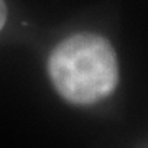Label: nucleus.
<instances>
[{
    "instance_id": "nucleus-2",
    "label": "nucleus",
    "mask_w": 148,
    "mask_h": 148,
    "mask_svg": "<svg viewBox=\"0 0 148 148\" xmlns=\"http://www.w3.org/2000/svg\"><path fill=\"white\" fill-rule=\"evenodd\" d=\"M5 20H7V5L3 0H0V30L5 25Z\"/></svg>"
},
{
    "instance_id": "nucleus-1",
    "label": "nucleus",
    "mask_w": 148,
    "mask_h": 148,
    "mask_svg": "<svg viewBox=\"0 0 148 148\" xmlns=\"http://www.w3.org/2000/svg\"><path fill=\"white\" fill-rule=\"evenodd\" d=\"M58 94L77 106H90L114 92L119 63L114 48L95 33H76L58 43L48 59Z\"/></svg>"
}]
</instances>
